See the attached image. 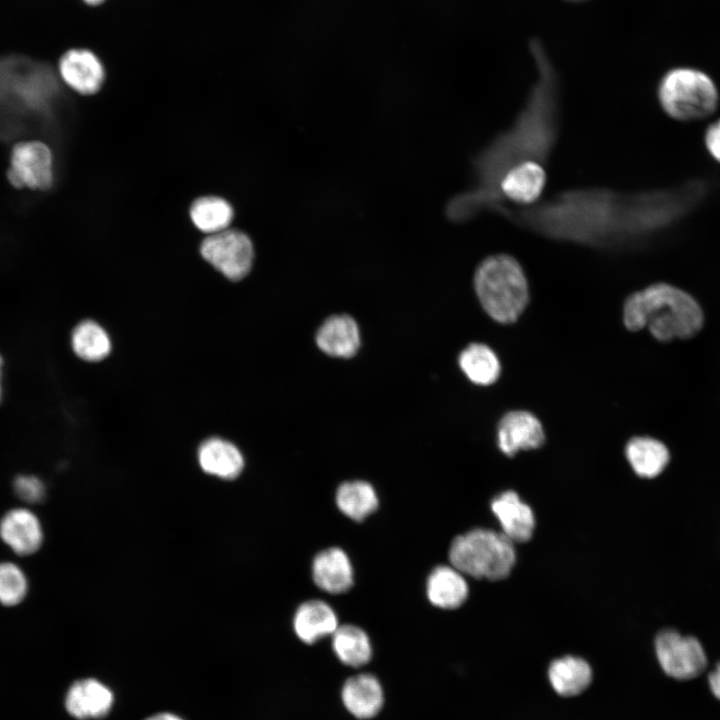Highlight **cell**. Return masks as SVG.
I'll return each instance as SVG.
<instances>
[{
	"mask_svg": "<svg viewBox=\"0 0 720 720\" xmlns=\"http://www.w3.org/2000/svg\"><path fill=\"white\" fill-rule=\"evenodd\" d=\"M626 328L648 327L659 341L695 336L703 326V312L685 291L666 283L653 284L630 295L623 308Z\"/></svg>",
	"mask_w": 720,
	"mask_h": 720,
	"instance_id": "obj_3",
	"label": "cell"
},
{
	"mask_svg": "<svg viewBox=\"0 0 720 720\" xmlns=\"http://www.w3.org/2000/svg\"><path fill=\"white\" fill-rule=\"evenodd\" d=\"M657 99L670 118L689 122L712 115L719 104V92L714 80L704 71L675 67L660 79Z\"/></svg>",
	"mask_w": 720,
	"mask_h": 720,
	"instance_id": "obj_7",
	"label": "cell"
},
{
	"mask_svg": "<svg viewBox=\"0 0 720 720\" xmlns=\"http://www.w3.org/2000/svg\"><path fill=\"white\" fill-rule=\"evenodd\" d=\"M83 1L88 5L95 6V5L101 4L104 0H83Z\"/></svg>",
	"mask_w": 720,
	"mask_h": 720,
	"instance_id": "obj_35",
	"label": "cell"
},
{
	"mask_svg": "<svg viewBox=\"0 0 720 720\" xmlns=\"http://www.w3.org/2000/svg\"><path fill=\"white\" fill-rule=\"evenodd\" d=\"M332 648L342 663L352 667H360L372 657V646L367 633L352 624L338 626L332 634Z\"/></svg>",
	"mask_w": 720,
	"mask_h": 720,
	"instance_id": "obj_25",
	"label": "cell"
},
{
	"mask_svg": "<svg viewBox=\"0 0 720 720\" xmlns=\"http://www.w3.org/2000/svg\"><path fill=\"white\" fill-rule=\"evenodd\" d=\"M312 577L321 590L341 594L353 585V566L347 553L339 547L320 551L312 562Z\"/></svg>",
	"mask_w": 720,
	"mask_h": 720,
	"instance_id": "obj_14",
	"label": "cell"
},
{
	"mask_svg": "<svg viewBox=\"0 0 720 720\" xmlns=\"http://www.w3.org/2000/svg\"><path fill=\"white\" fill-rule=\"evenodd\" d=\"M341 696L347 710L359 719L374 717L383 705L382 687L375 676L367 673L347 679Z\"/></svg>",
	"mask_w": 720,
	"mask_h": 720,
	"instance_id": "obj_21",
	"label": "cell"
},
{
	"mask_svg": "<svg viewBox=\"0 0 720 720\" xmlns=\"http://www.w3.org/2000/svg\"><path fill=\"white\" fill-rule=\"evenodd\" d=\"M592 669L581 657L563 656L551 662L548 680L560 696L571 697L582 693L592 681Z\"/></svg>",
	"mask_w": 720,
	"mask_h": 720,
	"instance_id": "obj_22",
	"label": "cell"
},
{
	"mask_svg": "<svg viewBox=\"0 0 720 720\" xmlns=\"http://www.w3.org/2000/svg\"><path fill=\"white\" fill-rule=\"evenodd\" d=\"M478 299L491 318L507 324L514 322L528 302V284L520 263L511 255L486 257L474 274Z\"/></svg>",
	"mask_w": 720,
	"mask_h": 720,
	"instance_id": "obj_5",
	"label": "cell"
},
{
	"mask_svg": "<svg viewBox=\"0 0 720 720\" xmlns=\"http://www.w3.org/2000/svg\"><path fill=\"white\" fill-rule=\"evenodd\" d=\"M530 48L537 79L513 123L474 156L473 185L446 206L451 221L464 222L487 212L497 184L508 170L526 161L547 164L550 159L560 128L559 79L539 41H532Z\"/></svg>",
	"mask_w": 720,
	"mask_h": 720,
	"instance_id": "obj_2",
	"label": "cell"
},
{
	"mask_svg": "<svg viewBox=\"0 0 720 720\" xmlns=\"http://www.w3.org/2000/svg\"><path fill=\"white\" fill-rule=\"evenodd\" d=\"M2 369H3V359H2V357H1V355H0V400H1V398H2V381H1V379H2Z\"/></svg>",
	"mask_w": 720,
	"mask_h": 720,
	"instance_id": "obj_34",
	"label": "cell"
},
{
	"mask_svg": "<svg viewBox=\"0 0 720 720\" xmlns=\"http://www.w3.org/2000/svg\"><path fill=\"white\" fill-rule=\"evenodd\" d=\"M655 651L663 671L678 680L699 676L707 666V657L701 643L692 636H684L673 629L659 632Z\"/></svg>",
	"mask_w": 720,
	"mask_h": 720,
	"instance_id": "obj_9",
	"label": "cell"
},
{
	"mask_svg": "<svg viewBox=\"0 0 720 720\" xmlns=\"http://www.w3.org/2000/svg\"><path fill=\"white\" fill-rule=\"evenodd\" d=\"M0 537L14 553L27 556L39 550L43 532L39 519L32 511L15 508L2 517Z\"/></svg>",
	"mask_w": 720,
	"mask_h": 720,
	"instance_id": "obj_13",
	"label": "cell"
},
{
	"mask_svg": "<svg viewBox=\"0 0 720 720\" xmlns=\"http://www.w3.org/2000/svg\"><path fill=\"white\" fill-rule=\"evenodd\" d=\"M9 181L18 188L48 189L53 183L52 154L42 142L27 141L14 146L8 170Z\"/></svg>",
	"mask_w": 720,
	"mask_h": 720,
	"instance_id": "obj_10",
	"label": "cell"
},
{
	"mask_svg": "<svg viewBox=\"0 0 720 720\" xmlns=\"http://www.w3.org/2000/svg\"><path fill=\"white\" fill-rule=\"evenodd\" d=\"M58 70L62 80L83 95L96 93L105 78L100 59L92 51L83 48L66 51L59 60Z\"/></svg>",
	"mask_w": 720,
	"mask_h": 720,
	"instance_id": "obj_11",
	"label": "cell"
},
{
	"mask_svg": "<svg viewBox=\"0 0 720 720\" xmlns=\"http://www.w3.org/2000/svg\"><path fill=\"white\" fill-rule=\"evenodd\" d=\"M498 446L508 456L519 450L535 449L544 442L540 421L527 411H511L505 414L497 427Z\"/></svg>",
	"mask_w": 720,
	"mask_h": 720,
	"instance_id": "obj_12",
	"label": "cell"
},
{
	"mask_svg": "<svg viewBox=\"0 0 720 720\" xmlns=\"http://www.w3.org/2000/svg\"><path fill=\"white\" fill-rule=\"evenodd\" d=\"M57 81L44 66L20 62L0 61V119L15 121L40 119L49 112L57 94Z\"/></svg>",
	"mask_w": 720,
	"mask_h": 720,
	"instance_id": "obj_4",
	"label": "cell"
},
{
	"mask_svg": "<svg viewBox=\"0 0 720 720\" xmlns=\"http://www.w3.org/2000/svg\"><path fill=\"white\" fill-rule=\"evenodd\" d=\"M71 344L75 354L89 362L103 360L111 351L108 333L93 320H84L73 329Z\"/></svg>",
	"mask_w": 720,
	"mask_h": 720,
	"instance_id": "obj_27",
	"label": "cell"
},
{
	"mask_svg": "<svg viewBox=\"0 0 720 720\" xmlns=\"http://www.w3.org/2000/svg\"><path fill=\"white\" fill-rule=\"evenodd\" d=\"M709 685L712 693L720 699V662L716 665L714 670L709 674Z\"/></svg>",
	"mask_w": 720,
	"mask_h": 720,
	"instance_id": "obj_32",
	"label": "cell"
},
{
	"mask_svg": "<svg viewBox=\"0 0 720 720\" xmlns=\"http://www.w3.org/2000/svg\"><path fill=\"white\" fill-rule=\"evenodd\" d=\"M197 457L204 472L221 479L238 477L244 467L240 450L231 442L218 437L202 442Z\"/></svg>",
	"mask_w": 720,
	"mask_h": 720,
	"instance_id": "obj_19",
	"label": "cell"
},
{
	"mask_svg": "<svg viewBox=\"0 0 720 720\" xmlns=\"http://www.w3.org/2000/svg\"><path fill=\"white\" fill-rule=\"evenodd\" d=\"M113 704L112 692L95 679L75 682L67 692L65 706L77 719L101 718Z\"/></svg>",
	"mask_w": 720,
	"mask_h": 720,
	"instance_id": "obj_17",
	"label": "cell"
},
{
	"mask_svg": "<svg viewBox=\"0 0 720 720\" xmlns=\"http://www.w3.org/2000/svg\"><path fill=\"white\" fill-rule=\"evenodd\" d=\"M704 145L710 156L720 163V119L707 126L704 132Z\"/></svg>",
	"mask_w": 720,
	"mask_h": 720,
	"instance_id": "obj_31",
	"label": "cell"
},
{
	"mask_svg": "<svg viewBox=\"0 0 720 720\" xmlns=\"http://www.w3.org/2000/svg\"><path fill=\"white\" fill-rule=\"evenodd\" d=\"M202 257L232 281L244 278L253 265L254 248L243 232L225 229L208 235L201 243Z\"/></svg>",
	"mask_w": 720,
	"mask_h": 720,
	"instance_id": "obj_8",
	"label": "cell"
},
{
	"mask_svg": "<svg viewBox=\"0 0 720 720\" xmlns=\"http://www.w3.org/2000/svg\"><path fill=\"white\" fill-rule=\"evenodd\" d=\"M459 570L452 565H439L428 575L426 595L429 602L441 609H455L468 596V585Z\"/></svg>",
	"mask_w": 720,
	"mask_h": 720,
	"instance_id": "obj_20",
	"label": "cell"
},
{
	"mask_svg": "<svg viewBox=\"0 0 720 720\" xmlns=\"http://www.w3.org/2000/svg\"><path fill=\"white\" fill-rule=\"evenodd\" d=\"M13 488L18 498L29 504L42 502L46 495L44 483L34 475L17 476Z\"/></svg>",
	"mask_w": 720,
	"mask_h": 720,
	"instance_id": "obj_30",
	"label": "cell"
},
{
	"mask_svg": "<svg viewBox=\"0 0 720 720\" xmlns=\"http://www.w3.org/2000/svg\"><path fill=\"white\" fill-rule=\"evenodd\" d=\"M27 590V578L21 568L10 562L0 563V603L15 606L24 600Z\"/></svg>",
	"mask_w": 720,
	"mask_h": 720,
	"instance_id": "obj_29",
	"label": "cell"
},
{
	"mask_svg": "<svg viewBox=\"0 0 720 720\" xmlns=\"http://www.w3.org/2000/svg\"><path fill=\"white\" fill-rule=\"evenodd\" d=\"M449 560L464 575L496 581L509 575L516 554L513 542L503 533L476 528L453 539Z\"/></svg>",
	"mask_w": 720,
	"mask_h": 720,
	"instance_id": "obj_6",
	"label": "cell"
},
{
	"mask_svg": "<svg viewBox=\"0 0 720 720\" xmlns=\"http://www.w3.org/2000/svg\"><path fill=\"white\" fill-rule=\"evenodd\" d=\"M338 617L325 601L311 599L298 606L293 617V628L297 637L307 644L332 635L338 628Z\"/></svg>",
	"mask_w": 720,
	"mask_h": 720,
	"instance_id": "obj_16",
	"label": "cell"
},
{
	"mask_svg": "<svg viewBox=\"0 0 720 720\" xmlns=\"http://www.w3.org/2000/svg\"><path fill=\"white\" fill-rule=\"evenodd\" d=\"M708 183L694 179L677 187L620 192L574 188L529 207L497 205L512 223L543 237L590 246H633L668 231L706 197Z\"/></svg>",
	"mask_w": 720,
	"mask_h": 720,
	"instance_id": "obj_1",
	"label": "cell"
},
{
	"mask_svg": "<svg viewBox=\"0 0 720 720\" xmlns=\"http://www.w3.org/2000/svg\"><path fill=\"white\" fill-rule=\"evenodd\" d=\"M572 1H580V0H572Z\"/></svg>",
	"mask_w": 720,
	"mask_h": 720,
	"instance_id": "obj_36",
	"label": "cell"
},
{
	"mask_svg": "<svg viewBox=\"0 0 720 720\" xmlns=\"http://www.w3.org/2000/svg\"><path fill=\"white\" fill-rule=\"evenodd\" d=\"M146 720H182L180 717L171 713H159L147 718Z\"/></svg>",
	"mask_w": 720,
	"mask_h": 720,
	"instance_id": "obj_33",
	"label": "cell"
},
{
	"mask_svg": "<svg viewBox=\"0 0 720 720\" xmlns=\"http://www.w3.org/2000/svg\"><path fill=\"white\" fill-rule=\"evenodd\" d=\"M502 533L512 542H526L533 534L535 518L531 508L514 491H505L491 502Z\"/></svg>",
	"mask_w": 720,
	"mask_h": 720,
	"instance_id": "obj_15",
	"label": "cell"
},
{
	"mask_svg": "<svg viewBox=\"0 0 720 720\" xmlns=\"http://www.w3.org/2000/svg\"><path fill=\"white\" fill-rule=\"evenodd\" d=\"M459 365L467 378L478 385H490L500 374V363L496 354L480 343L470 344L461 352Z\"/></svg>",
	"mask_w": 720,
	"mask_h": 720,
	"instance_id": "obj_26",
	"label": "cell"
},
{
	"mask_svg": "<svg viewBox=\"0 0 720 720\" xmlns=\"http://www.w3.org/2000/svg\"><path fill=\"white\" fill-rule=\"evenodd\" d=\"M318 347L334 357L349 358L360 346V332L355 320L348 315H334L324 321L316 334Z\"/></svg>",
	"mask_w": 720,
	"mask_h": 720,
	"instance_id": "obj_18",
	"label": "cell"
},
{
	"mask_svg": "<svg viewBox=\"0 0 720 720\" xmlns=\"http://www.w3.org/2000/svg\"><path fill=\"white\" fill-rule=\"evenodd\" d=\"M335 500L338 509L354 521L364 520L379 505L375 488L364 480L343 482L336 490Z\"/></svg>",
	"mask_w": 720,
	"mask_h": 720,
	"instance_id": "obj_24",
	"label": "cell"
},
{
	"mask_svg": "<svg viewBox=\"0 0 720 720\" xmlns=\"http://www.w3.org/2000/svg\"><path fill=\"white\" fill-rule=\"evenodd\" d=\"M190 217L197 229L211 235L228 229L233 219V209L223 198L205 196L192 203Z\"/></svg>",
	"mask_w": 720,
	"mask_h": 720,
	"instance_id": "obj_28",
	"label": "cell"
},
{
	"mask_svg": "<svg viewBox=\"0 0 720 720\" xmlns=\"http://www.w3.org/2000/svg\"><path fill=\"white\" fill-rule=\"evenodd\" d=\"M625 454L634 472L644 478L658 476L670 459L667 447L650 437L632 438L626 445Z\"/></svg>",
	"mask_w": 720,
	"mask_h": 720,
	"instance_id": "obj_23",
	"label": "cell"
}]
</instances>
